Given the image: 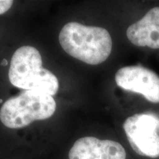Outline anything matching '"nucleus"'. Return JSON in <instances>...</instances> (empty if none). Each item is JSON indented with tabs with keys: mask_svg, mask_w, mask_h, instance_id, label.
I'll list each match as a JSON object with an SVG mask.
<instances>
[{
	"mask_svg": "<svg viewBox=\"0 0 159 159\" xmlns=\"http://www.w3.org/2000/svg\"><path fill=\"white\" fill-rule=\"evenodd\" d=\"M7 64V60H5V59L3 60L2 63H1L2 66H6Z\"/></svg>",
	"mask_w": 159,
	"mask_h": 159,
	"instance_id": "1a4fd4ad",
	"label": "nucleus"
},
{
	"mask_svg": "<svg viewBox=\"0 0 159 159\" xmlns=\"http://www.w3.org/2000/svg\"><path fill=\"white\" fill-rule=\"evenodd\" d=\"M13 4L11 0H0V15L9 11Z\"/></svg>",
	"mask_w": 159,
	"mask_h": 159,
	"instance_id": "6e6552de",
	"label": "nucleus"
},
{
	"mask_svg": "<svg viewBox=\"0 0 159 159\" xmlns=\"http://www.w3.org/2000/svg\"><path fill=\"white\" fill-rule=\"evenodd\" d=\"M10 82L16 88L36 91L51 96L57 94V77L42 66L39 51L31 46H23L12 57L8 71Z\"/></svg>",
	"mask_w": 159,
	"mask_h": 159,
	"instance_id": "f03ea898",
	"label": "nucleus"
},
{
	"mask_svg": "<svg viewBox=\"0 0 159 159\" xmlns=\"http://www.w3.org/2000/svg\"><path fill=\"white\" fill-rule=\"evenodd\" d=\"M159 120L149 114L129 116L123 124L131 148L139 156L159 157V136L157 133Z\"/></svg>",
	"mask_w": 159,
	"mask_h": 159,
	"instance_id": "20e7f679",
	"label": "nucleus"
},
{
	"mask_svg": "<svg viewBox=\"0 0 159 159\" xmlns=\"http://www.w3.org/2000/svg\"><path fill=\"white\" fill-rule=\"evenodd\" d=\"M118 86L142 94L149 102L159 103V76L142 66H129L119 69L115 75Z\"/></svg>",
	"mask_w": 159,
	"mask_h": 159,
	"instance_id": "39448f33",
	"label": "nucleus"
},
{
	"mask_svg": "<svg viewBox=\"0 0 159 159\" xmlns=\"http://www.w3.org/2000/svg\"><path fill=\"white\" fill-rule=\"evenodd\" d=\"M127 37L137 47L159 49V7L150 9L142 19L129 26Z\"/></svg>",
	"mask_w": 159,
	"mask_h": 159,
	"instance_id": "0eeeda50",
	"label": "nucleus"
},
{
	"mask_svg": "<svg viewBox=\"0 0 159 159\" xmlns=\"http://www.w3.org/2000/svg\"><path fill=\"white\" fill-rule=\"evenodd\" d=\"M69 159H126L122 144L108 139L87 136L77 139L69 152Z\"/></svg>",
	"mask_w": 159,
	"mask_h": 159,
	"instance_id": "423d86ee",
	"label": "nucleus"
},
{
	"mask_svg": "<svg viewBox=\"0 0 159 159\" xmlns=\"http://www.w3.org/2000/svg\"><path fill=\"white\" fill-rule=\"evenodd\" d=\"M56 110L52 96L36 91L25 90L3 103L0 120L7 128H22L35 120L50 118Z\"/></svg>",
	"mask_w": 159,
	"mask_h": 159,
	"instance_id": "7ed1b4c3",
	"label": "nucleus"
},
{
	"mask_svg": "<svg viewBox=\"0 0 159 159\" xmlns=\"http://www.w3.org/2000/svg\"><path fill=\"white\" fill-rule=\"evenodd\" d=\"M59 42L67 54L90 65L104 62L112 49V39L107 30L75 21L63 26Z\"/></svg>",
	"mask_w": 159,
	"mask_h": 159,
	"instance_id": "f257e3e1",
	"label": "nucleus"
}]
</instances>
